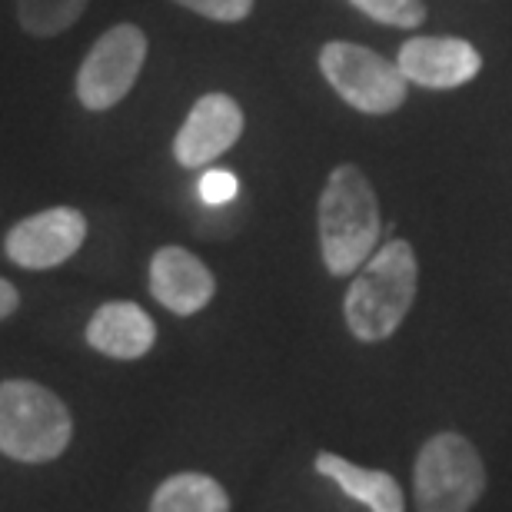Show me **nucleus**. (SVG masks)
I'll use <instances>...</instances> for the list:
<instances>
[{
	"label": "nucleus",
	"instance_id": "f257e3e1",
	"mask_svg": "<svg viewBox=\"0 0 512 512\" xmlns=\"http://www.w3.org/2000/svg\"><path fill=\"white\" fill-rule=\"evenodd\" d=\"M316 227H320L323 263L333 276H353L380 250V200L360 167L340 163L326 177Z\"/></svg>",
	"mask_w": 512,
	"mask_h": 512
},
{
	"label": "nucleus",
	"instance_id": "f03ea898",
	"mask_svg": "<svg viewBox=\"0 0 512 512\" xmlns=\"http://www.w3.org/2000/svg\"><path fill=\"white\" fill-rule=\"evenodd\" d=\"M419 263L406 240H389L356 270L343 296V316L360 343L389 340L416 300Z\"/></svg>",
	"mask_w": 512,
	"mask_h": 512
},
{
	"label": "nucleus",
	"instance_id": "7ed1b4c3",
	"mask_svg": "<svg viewBox=\"0 0 512 512\" xmlns=\"http://www.w3.org/2000/svg\"><path fill=\"white\" fill-rule=\"evenodd\" d=\"M74 436L64 399L34 380L0 383V453L17 463H54Z\"/></svg>",
	"mask_w": 512,
	"mask_h": 512
},
{
	"label": "nucleus",
	"instance_id": "20e7f679",
	"mask_svg": "<svg viewBox=\"0 0 512 512\" xmlns=\"http://www.w3.org/2000/svg\"><path fill=\"white\" fill-rule=\"evenodd\" d=\"M486 493V463L459 433L429 436L416 456V512H469Z\"/></svg>",
	"mask_w": 512,
	"mask_h": 512
},
{
	"label": "nucleus",
	"instance_id": "39448f33",
	"mask_svg": "<svg viewBox=\"0 0 512 512\" xmlns=\"http://www.w3.org/2000/svg\"><path fill=\"white\" fill-rule=\"evenodd\" d=\"M320 70L336 94L363 114L383 117L406 104L409 80L403 77V70L370 47L330 40L320 50Z\"/></svg>",
	"mask_w": 512,
	"mask_h": 512
},
{
	"label": "nucleus",
	"instance_id": "423d86ee",
	"mask_svg": "<svg viewBox=\"0 0 512 512\" xmlns=\"http://www.w3.org/2000/svg\"><path fill=\"white\" fill-rule=\"evenodd\" d=\"M147 60V34L137 24H117L97 37L77 70V97L87 110H110L137 84Z\"/></svg>",
	"mask_w": 512,
	"mask_h": 512
},
{
	"label": "nucleus",
	"instance_id": "0eeeda50",
	"mask_svg": "<svg viewBox=\"0 0 512 512\" xmlns=\"http://www.w3.org/2000/svg\"><path fill=\"white\" fill-rule=\"evenodd\" d=\"M87 240V220L74 207H50L10 227L4 250L24 270H54Z\"/></svg>",
	"mask_w": 512,
	"mask_h": 512
},
{
	"label": "nucleus",
	"instance_id": "6e6552de",
	"mask_svg": "<svg viewBox=\"0 0 512 512\" xmlns=\"http://www.w3.org/2000/svg\"><path fill=\"white\" fill-rule=\"evenodd\" d=\"M243 133V110L227 94H207L200 97L193 110L183 120L173 140V157L180 167L197 170L207 167L217 157H223Z\"/></svg>",
	"mask_w": 512,
	"mask_h": 512
},
{
	"label": "nucleus",
	"instance_id": "1a4fd4ad",
	"mask_svg": "<svg viewBox=\"0 0 512 512\" xmlns=\"http://www.w3.org/2000/svg\"><path fill=\"white\" fill-rule=\"evenodd\" d=\"M396 64L409 84L426 90H453L479 77L483 57L463 37H413L399 47Z\"/></svg>",
	"mask_w": 512,
	"mask_h": 512
},
{
	"label": "nucleus",
	"instance_id": "9d476101",
	"mask_svg": "<svg viewBox=\"0 0 512 512\" xmlns=\"http://www.w3.org/2000/svg\"><path fill=\"white\" fill-rule=\"evenodd\" d=\"M150 293L177 316H193L213 300L217 276L187 247H160L150 260Z\"/></svg>",
	"mask_w": 512,
	"mask_h": 512
},
{
	"label": "nucleus",
	"instance_id": "9b49d317",
	"mask_svg": "<svg viewBox=\"0 0 512 512\" xmlns=\"http://www.w3.org/2000/svg\"><path fill=\"white\" fill-rule=\"evenodd\" d=\"M87 343L110 360H140L157 343V323L130 300L104 303L87 323Z\"/></svg>",
	"mask_w": 512,
	"mask_h": 512
},
{
	"label": "nucleus",
	"instance_id": "f8f14e48",
	"mask_svg": "<svg viewBox=\"0 0 512 512\" xmlns=\"http://www.w3.org/2000/svg\"><path fill=\"white\" fill-rule=\"evenodd\" d=\"M316 473L336 483L346 496L363 503L370 512H406L403 489L383 469H366L336 453H316Z\"/></svg>",
	"mask_w": 512,
	"mask_h": 512
},
{
	"label": "nucleus",
	"instance_id": "ddd939ff",
	"mask_svg": "<svg viewBox=\"0 0 512 512\" xmlns=\"http://www.w3.org/2000/svg\"><path fill=\"white\" fill-rule=\"evenodd\" d=\"M150 512H230V496L213 476L177 473L157 486Z\"/></svg>",
	"mask_w": 512,
	"mask_h": 512
},
{
	"label": "nucleus",
	"instance_id": "4468645a",
	"mask_svg": "<svg viewBox=\"0 0 512 512\" xmlns=\"http://www.w3.org/2000/svg\"><path fill=\"white\" fill-rule=\"evenodd\" d=\"M87 10V0H17V20L34 37H57Z\"/></svg>",
	"mask_w": 512,
	"mask_h": 512
},
{
	"label": "nucleus",
	"instance_id": "2eb2a0df",
	"mask_svg": "<svg viewBox=\"0 0 512 512\" xmlns=\"http://www.w3.org/2000/svg\"><path fill=\"white\" fill-rule=\"evenodd\" d=\"M350 4L386 27L413 30L426 20V0H350Z\"/></svg>",
	"mask_w": 512,
	"mask_h": 512
},
{
	"label": "nucleus",
	"instance_id": "dca6fc26",
	"mask_svg": "<svg viewBox=\"0 0 512 512\" xmlns=\"http://www.w3.org/2000/svg\"><path fill=\"white\" fill-rule=\"evenodd\" d=\"M173 4L207 20H217V24H240L253 14V0H173Z\"/></svg>",
	"mask_w": 512,
	"mask_h": 512
},
{
	"label": "nucleus",
	"instance_id": "f3484780",
	"mask_svg": "<svg viewBox=\"0 0 512 512\" xmlns=\"http://www.w3.org/2000/svg\"><path fill=\"white\" fill-rule=\"evenodd\" d=\"M237 190H240V183L230 170H210V173H203V180H200V197L203 203H210V207L230 203L237 197Z\"/></svg>",
	"mask_w": 512,
	"mask_h": 512
},
{
	"label": "nucleus",
	"instance_id": "a211bd4d",
	"mask_svg": "<svg viewBox=\"0 0 512 512\" xmlns=\"http://www.w3.org/2000/svg\"><path fill=\"white\" fill-rule=\"evenodd\" d=\"M17 306H20V293H17V286L4 280L0 276V320H7L10 313H17Z\"/></svg>",
	"mask_w": 512,
	"mask_h": 512
}]
</instances>
